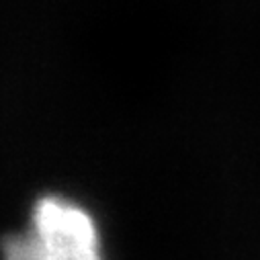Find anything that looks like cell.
Here are the masks:
<instances>
[{
    "label": "cell",
    "instance_id": "1",
    "mask_svg": "<svg viewBox=\"0 0 260 260\" xmlns=\"http://www.w3.org/2000/svg\"><path fill=\"white\" fill-rule=\"evenodd\" d=\"M5 260H103L94 219L80 205L43 197L31 219V230L3 242Z\"/></svg>",
    "mask_w": 260,
    "mask_h": 260
}]
</instances>
